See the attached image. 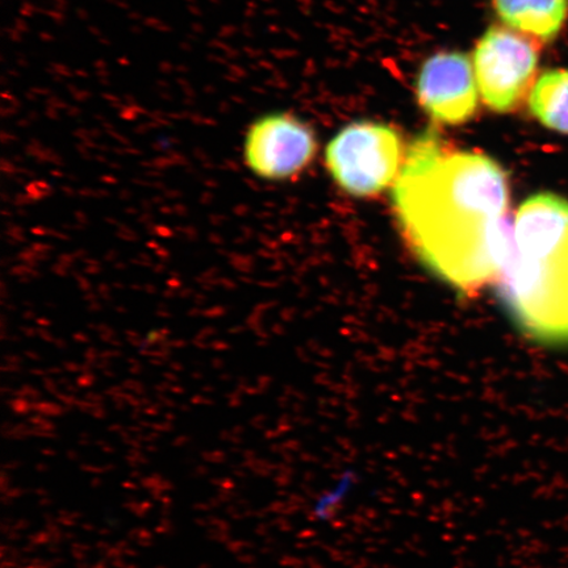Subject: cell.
<instances>
[{
  "mask_svg": "<svg viewBox=\"0 0 568 568\" xmlns=\"http://www.w3.org/2000/svg\"><path fill=\"white\" fill-rule=\"evenodd\" d=\"M390 197L404 241L437 278L465 296L499 278L513 244L499 162L454 151L428 130L410 142Z\"/></svg>",
  "mask_w": 568,
  "mask_h": 568,
  "instance_id": "cell-1",
  "label": "cell"
},
{
  "mask_svg": "<svg viewBox=\"0 0 568 568\" xmlns=\"http://www.w3.org/2000/svg\"><path fill=\"white\" fill-rule=\"evenodd\" d=\"M494 284L525 335L545 344L568 343V243L549 257L531 260L516 251L513 239Z\"/></svg>",
  "mask_w": 568,
  "mask_h": 568,
  "instance_id": "cell-2",
  "label": "cell"
},
{
  "mask_svg": "<svg viewBox=\"0 0 568 568\" xmlns=\"http://www.w3.org/2000/svg\"><path fill=\"white\" fill-rule=\"evenodd\" d=\"M407 151L394 126L357 122L343 128L326 146L325 165L346 194L375 197L394 187Z\"/></svg>",
  "mask_w": 568,
  "mask_h": 568,
  "instance_id": "cell-3",
  "label": "cell"
},
{
  "mask_svg": "<svg viewBox=\"0 0 568 568\" xmlns=\"http://www.w3.org/2000/svg\"><path fill=\"white\" fill-rule=\"evenodd\" d=\"M538 44L506 26L489 27L475 47L473 65L481 101L509 113L529 98L537 80Z\"/></svg>",
  "mask_w": 568,
  "mask_h": 568,
  "instance_id": "cell-4",
  "label": "cell"
},
{
  "mask_svg": "<svg viewBox=\"0 0 568 568\" xmlns=\"http://www.w3.org/2000/svg\"><path fill=\"white\" fill-rule=\"evenodd\" d=\"M316 153L314 130L290 113H268L255 120L245 134V165L261 180H293L311 165Z\"/></svg>",
  "mask_w": 568,
  "mask_h": 568,
  "instance_id": "cell-5",
  "label": "cell"
},
{
  "mask_svg": "<svg viewBox=\"0 0 568 568\" xmlns=\"http://www.w3.org/2000/svg\"><path fill=\"white\" fill-rule=\"evenodd\" d=\"M479 97L473 62L464 53L432 55L418 74V103L439 124L467 123L477 113Z\"/></svg>",
  "mask_w": 568,
  "mask_h": 568,
  "instance_id": "cell-6",
  "label": "cell"
},
{
  "mask_svg": "<svg viewBox=\"0 0 568 568\" xmlns=\"http://www.w3.org/2000/svg\"><path fill=\"white\" fill-rule=\"evenodd\" d=\"M516 251L523 257L542 260L568 243V201L539 193L525 201L513 223Z\"/></svg>",
  "mask_w": 568,
  "mask_h": 568,
  "instance_id": "cell-7",
  "label": "cell"
},
{
  "mask_svg": "<svg viewBox=\"0 0 568 568\" xmlns=\"http://www.w3.org/2000/svg\"><path fill=\"white\" fill-rule=\"evenodd\" d=\"M503 24L536 44L556 40L568 20V0H493Z\"/></svg>",
  "mask_w": 568,
  "mask_h": 568,
  "instance_id": "cell-8",
  "label": "cell"
},
{
  "mask_svg": "<svg viewBox=\"0 0 568 568\" xmlns=\"http://www.w3.org/2000/svg\"><path fill=\"white\" fill-rule=\"evenodd\" d=\"M528 104L539 124L568 136V69H550L538 75Z\"/></svg>",
  "mask_w": 568,
  "mask_h": 568,
  "instance_id": "cell-9",
  "label": "cell"
},
{
  "mask_svg": "<svg viewBox=\"0 0 568 568\" xmlns=\"http://www.w3.org/2000/svg\"><path fill=\"white\" fill-rule=\"evenodd\" d=\"M359 475L353 468H346L338 475L333 486L320 494L312 504V517L320 524L336 520L341 510L358 486Z\"/></svg>",
  "mask_w": 568,
  "mask_h": 568,
  "instance_id": "cell-10",
  "label": "cell"
}]
</instances>
